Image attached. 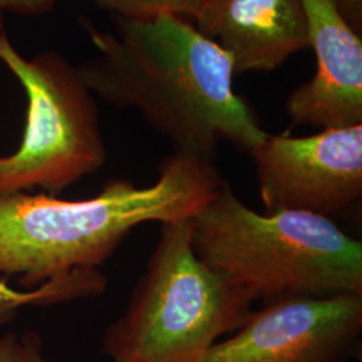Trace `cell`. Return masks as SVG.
Instances as JSON below:
<instances>
[{
  "label": "cell",
  "instance_id": "cell-1",
  "mask_svg": "<svg viewBox=\"0 0 362 362\" xmlns=\"http://www.w3.org/2000/svg\"><path fill=\"white\" fill-rule=\"evenodd\" d=\"M97 54L77 66L89 90L133 109L173 151L218 160L220 144L250 153L267 137L254 107L233 89V58L189 19H117L116 31L86 25Z\"/></svg>",
  "mask_w": 362,
  "mask_h": 362
},
{
  "label": "cell",
  "instance_id": "cell-2",
  "mask_svg": "<svg viewBox=\"0 0 362 362\" xmlns=\"http://www.w3.org/2000/svg\"><path fill=\"white\" fill-rule=\"evenodd\" d=\"M224 181L216 161L173 151L149 185L116 179L78 200L45 192L0 196V275L31 290L100 272L136 227L192 219Z\"/></svg>",
  "mask_w": 362,
  "mask_h": 362
},
{
  "label": "cell",
  "instance_id": "cell-3",
  "mask_svg": "<svg viewBox=\"0 0 362 362\" xmlns=\"http://www.w3.org/2000/svg\"><path fill=\"white\" fill-rule=\"evenodd\" d=\"M194 254L263 305L291 298L362 296V243L330 218L259 214L224 181L191 219Z\"/></svg>",
  "mask_w": 362,
  "mask_h": 362
},
{
  "label": "cell",
  "instance_id": "cell-4",
  "mask_svg": "<svg viewBox=\"0 0 362 362\" xmlns=\"http://www.w3.org/2000/svg\"><path fill=\"white\" fill-rule=\"evenodd\" d=\"M191 219L161 224L127 309L104 334L110 362H202L245 324L254 300L194 254Z\"/></svg>",
  "mask_w": 362,
  "mask_h": 362
},
{
  "label": "cell",
  "instance_id": "cell-5",
  "mask_svg": "<svg viewBox=\"0 0 362 362\" xmlns=\"http://www.w3.org/2000/svg\"><path fill=\"white\" fill-rule=\"evenodd\" d=\"M0 62L26 93V124L16 151L0 156V196H58L103 168L107 158L94 94L64 55L26 58L0 30Z\"/></svg>",
  "mask_w": 362,
  "mask_h": 362
},
{
  "label": "cell",
  "instance_id": "cell-6",
  "mask_svg": "<svg viewBox=\"0 0 362 362\" xmlns=\"http://www.w3.org/2000/svg\"><path fill=\"white\" fill-rule=\"evenodd\" d=\"M248 155L264 214L330 218L361 202L362 124L309 136L267 134Z\"/></svg>",
  "mask_w": 362,
  "mask_h": 362
},
{
  "label": "cell",
  "instance_id": "cell-7",
  "mask_svg": "<svg viewBox=\"0 0 362 362\" xmlns=\"http://www.w3.org/2000/svg\"><path fill=\"white\" fill-rule=\"evenodd\" d=\"M361 334L362 296L291 298L252 311L202 362H346Z\"/></svg>",
  "mask_w": 362,
  "mask_h": 362
},
{
  "label": "cell",
  "instance_id": "cell-8",
  "mask_svg": "<svg viewBox=\"0 0 362 362\" xmlns=\"http://www.w3.org/2000/svg\"><path fill=\"white\" fill-rule=\"evenodd\" d=\"M308 21L314 76L293 91L286 110L294 125L324 129L362 124L361 33L334 0H300Z\"/></svg>",
  "mask_w": 362,
  "mask_h": 362
},
{
  "label": "cell",
  "instance_id": "cell-9",
  "mask_svg": "<svg viewBox=\"0 0 362 362\" xmlns=\"http://www.w3.org/2000/svg\"><path fill=\"white\" fill-rule=\"evenodd\" d=\"M191 22L230 54L235 74L272 71L309 49L300 0H207Z\"/></svg>",
  "mask_w": 362,
  "mask_h": 362
},
{
  "label": "cell",
  "instance_id": "cell-10",
  "mask_svg": "<svg viewBox=\"0 0 362 362\" xmlns=\"http://www.w3.org/2000/svg\"><path fill=\"white\" fill-rule=\"evenodd\" d=\"M107 285L101 272H81L67 278L52 279L31 290H16L7 276H0V326L6 325L25 308L52 306L81 298L95 297Z\"/></svg>",
  "mask_w": 362,
  "mask_h": 362
},
{
  "label": "cell",
  "instance_id": "cell-11",
  "mask_svg": "<svg viewBox=\"0 0 362 362\" xmlns=\"http://www.w3.org/2000/svg\"><path fill=\"white\" fill-rule=\"evenodd\" d=\"M116 19L146 21L158 15H175L194 21L207 0H97Z\"/></svg>",
  "mask_w": 362,
  "mask_h": 362
},
{
  "label": "cell",
  "instance_id": "cell-12",
  "mask_svg": "<svg viewBox=\"0 0 362 362\" xmlns=\"http://www.w3.org/2000/svg\"><path fill=\"white\" fill-rule=\"evenodd\" d=\"M59 0H0V15L4 13L19 16H42L52 13Z\"/></svg>",
  "mask_w": 362,
  "mask_h": 362
},
{
  "label": "cell",
  "instance_id": "cell-13",
  "mask_svg": "<svg viewBox=\"0 0 362 362\" xmlns=\"http://www.w3.org/2000/svg\"><path fill=\"white\" fill-rule=\"evenodd\" d=\"M0 362H27L23 336L8 332L0 338Z\"/></svg>",
  "mask_w": 362,
  "mask_h": 362
},
{
  "label": "cell",
  "instance_id": "cell-14",
  "mask_svg": "<svg viewBox=\"0 0 362 362\" xmlns=\"http://www.w3.org/2000/svg\"><path fill=\"white\" fill-rule=\"evenodd\" d=\"M338 8L346 21L349 22L350 26L356 31L361 33L362 30V0H334Z\"/></svg>",
  "mask_w": 362,
  "mask_h": 362
},
{
  "label": "cell",
  "instance_id": "cell-15",
  "mask_svg": "<svg viewBox=\"0 0 362 362\" xmlns=\"http://www.w3.org/2000/svg\"><path fill=\"white\" fill-rule=\"evenodd\" d=\"M26 345L27 362H49L42 353V341L38 334L33 332H27L23 334Z\"/></svg>",
  "mask_w": 362,
  "mask_h": 362
},
{
  "label": "cell",
  "instance_id": "cell-16",
  "mask_svg": "<svg viewBox=\"0 0 362 362\" xmlns=\"http://www.w3.org/2000/svg\"><path fill=\"white\" fill-rule=\"evenodd\" d=\"M1 26H3V22H1V15H0V30H3Z\"/></svg>",
  "mask_w": 362,
  "mask_h": 362
}]
</instances>
